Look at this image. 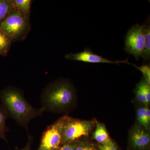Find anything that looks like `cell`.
<instances>
[{
	"label": "cell",
	"instance_id": "6da1fadb",
	"mask_svg": "<svg viewBox=\"0 0 150 150\" xmlns=\"http://www.w3.org/2000/svg\"><path fill=\"white\" fill-rule=\"evenodd\" d=\"M76 93L69 79L61 78L48 84L40 95L41 108L45 111L63 113L68 112L75 106Z\"/></svg>",
	"mask_w": 150,
	"mask_h": 150
},
{
	"label": "cell",
	"instance_id": "7a4b0ae2",
	"mask_svg": "<svg viewBox=\"0 0 150 150\" xmlns=\"http://www.w3.org/2000/svg\"><path fill=\"white\" fill-rule=\"evenodd\" d=\"M4 109L19 126L28 129L30 120L43 115L42 108H34L28 103L21 90L15 86H9L1 93Z\"/></svg>",
	"mask_w": 150,
	"mask_h": 150
},
{
	"label": "cell",
	"instance_id": "3957f363",
	"mask_svg": "<svg viewBox=\"0 0 150 150\" xmlns=\"http://www.w3.org/2000/svg\"><path fill=\"white\" fill-rule=\"evenodd\" d=\"M30 28V19L22 16L15 9L0 24V29L10 37L13 42L25 39Z\"/></svg>",
	"mask_w": 150,
	"mask_h": 150
},
{
	"label": "cell",
	"instance_id": "277c9868",
	"mask_svg": "<svg viewBox=\"0 0 150 150\" xmlns=\"http://www.w3.org/2000/svg\"><path fill=\"white\" fill-rule=\"evenodd\" d=\"M94 121L80 120L69 117L62 131V144L76 142L88 137L93 129Z\"/></svg>",
	"mask_w": 150,
	"mask_h": 150
},
{
	"label": "cell",
	"instance_id": "5b68a950",
	"mask_svg": "<svg viewBox=\"0 0 150 150\" xmlns=\"http://www.w3.org/2000/svg\"><path fill=\"white\" fill-rule=\"evenodd\" d=\"M69 116L65 115L48 126L41 137L38 150H57L62 145L63 128Z\"/></svg>",
	"mask_w": 150,
	"mask_h": 150
},
{
	"label": "cell",
	"instance_id": "8992f818",
	"mask_svg": "<svg viewBox=\"0 0 150 150\" xmlns=\"http://www.w3.org/2000/svg\"><path fill=\"white\" fill-rule=\"evenodd\" d=\"M124 50L132 54L137 60L142 58L144 46V25L137 24L131 27L126 33Z\"/></svg>",
	"mask_w": 150,
	"mask_h": 150
},
{
	"label": "cell",
	"instance_id": "52a82bcc",
	"mask_svg": "<svg viewBox=\"0 0 150 150\" xmlns=\"http://www.w3.org/2000/svg\"><path fill=\"white\" fill-rule=\"evenodd\" d=\"M150 129L134 125L129 129L128 136V150L149 149Z\"/></svg>",
	"mask_w": 150,
	"mask_h": 150
},
{
	"label": "cell",
	"instance_id": "ba28073f",
	"mask_svg": "<svg viewBox=\"0 0 150 150\" xmlns=\"http://www.w3.org/2000/svg\"><path fill=\"white\" fill-rule=\"evenodd\" d=\"M65 58L68 60L79 61L89 63H106V64H131L128 58L123 61H113L103 58L102 56L95 54L89 48H86L83 51L76 54H66Z\"/></svg>",
	"mask_w": 150,
	"mask_h": 150
},
{
	"label": "cell",
	"instance_id": "9c48e42d",
	"mask_svg": "<svg viewBox=\"0 0 150 150\" xmlns=\"http://www.w3.org/2000/svg\"><path fill=\"white\" fill-rule=\"evenodd\" d=\"M134 92L137 102L142 105L149 106L150 103V85L143 77L137 85Z\"/></svg>",
	"mask_w": 150,
	"mask_h": 150
},
{
	"label": "cell",
	"instance_id": "30bf717a",
	"mask_svg": "<svg viewBox=\"0 0 150 150\" xmlns=\"http://www.w3.org/2000/svg\"><path fill=\"white\" fill-rule=\"evenodd\" d=\"M94 121L96 129L93 134V139L99 145H104L112 142L105 125L96 119H94Z\"/></svg>",
	"mask_w": 150,
	"mask_h": 150
},
{
	"label": "cell",
	"instance_id": "8fae6325",
	"mask_svg": "<svg viewBox=\"0 0 150 150\" xmlns=\"http://www.w3.org/2000/svg\"><path fill=\"white\" fill-rule=\"evenodd\" d=\"M15 9L21 15L30 19L31 0H12Z\"/></svg>",
	"mask_w": 150,
	"mask_h": 150
},
{
	"label": "cell",
	"instance_id": "7c38bea8",
	"mask_svg": "<svg viewBox=\"0 0 150 150\" xmlns=\"http://www.w3.org/2000/svg\"><path fill=\"white\" fill-rule=\"evenodd\" d=\"M144 25V46L142 58L146 62L150 60V25L149 21Z\"/></svg>",
	"mask_w": 150,
	"mask_h": 150
},
{
	"label": "cell",
	"instance_id": "4fadbf2b",
	"mask_svg": "<svg viewBox=\"0 0 150 150\" xmlns=\"http://www.w3.org/2000/svg\"><path fill=\"white\" fill-rule=\"evenodd\" d=\"M14 9L12 0H0V24Z\"/></svg>",
	"mask_w": 150,
	"mask_h": 150
},
{
	"label": "cell",
	"instance_id": "5bb4252c",
	"mask_svg": "<svg viewBox=\"0 0 150 150\" xmlns=\"http://www.w3.org/2000/svg\"><path fill=\"white\" fill-rule=\"evenodd\" d=\"M12 42L11 38L0 29V55L5 56L8 54Z\"/></svg>",
	"mask_w": 150,
	"mask_h": 150
},
{
	"label": "cell",
	"instance_id": "9a60e30c",
	"mask_svg": "<svg viewBox=\"0 0 150 150\" xmlns=\"http://www.w3.org/2000/svg\"><path fill=\"white\" fill-rule=\"evenodd\" d=\"M7 114L4 108L0 107V138L6 142H8L6 137V132L9 131L6 126V122L7 118Z\"/></svg>",
	"mask_w": 150,
	"mask_h": 150
},
{
	"label": "cell",
	"instance_id": "2e32d148",
	"mask_svg": "<svg viewBox=\"0 0 150 150\" xmlns=\"http://www.w3.org/2000/svg\"><path fill=\"white\" fill-rule=\"evenodd\" d=\"M146 105H142V106L137 108L136 113V120H137V126H141L144 129L146 128L145 123V115Z\"/></svg>",
	"mask_w": 150,
	"mask_h": 150
},
{
	"label": "cell",
	"instance_id": "e0dca14e",
	"mask_svg": "<svg viewBox=\"0 0 150 150\" xmlns=\"http://www.w3.org/2000/svg\"><path fill=\"white\" fill-rule=\"evenodd\" d=\"M76 150H100L98 147L95 145L83 140H80L77 142Z\"/></svg>",
	"mask_w": 150,
	"mask_h": 150
},
{
	"label": "cell",
	"instance_id": "ac0fdd59",
	"mask_svg": "<svg viewBox=\"0 0 150 150\" xmlns=\"http://www.w3.org/2000/svg\"><path fill=\"white\" fill-rule=\"evenodd\" d=\"M134 67H136L138 70L141 71L143 74V78L144 79L148 84L150 85V67L149 65L144 64L142 65L141 67H138L134 64H131Z\"/></svg>",
	"mask_w": 150,
	"mask_h": 150
},
{
	"label": "cell",
	"instance_id": "d6986e66",
	"mask_svg": "<svg viewBox=\"0 0 150 150\" xmlns=\"http://www.w3.org/2000/svg\"><path fill=\"white\" fill-rule=\"evenodd\" d=\"M98 147L100 150H118L117 145L113 141L104 145L98 144Z\"/></svg>",
	"mask_w": 150,
	"mask_h": 150
},
{
	"label": "cell",
	"instance_id": "ffe728a7",
	"mask_svg": "<svg viewBox=\"0 0 150 150\" xmlns=\"http://www.w3.org/2000/svg\"><path fill=\"white\" fill-rule=\"evenodd\" d=\"M77 142L66 143L62 144L57 150H76Z\"/></svg>",
	"mask_w": 150,
	"mask_h": 150
},
{
	"label": "cell",
	"instance_id": "44dd1931",
	"mask_svg": "<svg viewBox=\"0 0 150 150\" xmlns=\"http://www.w3.org/2000/svg\"><path fill=\"white\" fill-rule=\"evenodd\" d=\"M33 140V137L28 134V139L25 146L21 149H17L16 150H31V146Z\"/></svg>",
	"mask_w": 150,
	"mask_h": 150
},
{
	"label": "cell",
	"instance_id": "7402d4cb",
	"mask_svg": "<svg viewBox=\"0 0 150 150\" xmlns=\"http://www.w3.org/2000/svg\"><path fill=\"white\" fill-rule=\"evenodd\" d=\"M150 150V149H148V150Z\"/></svg>",
	"mask_w": 150,
	"mask_h": 150
}]
</instances>
